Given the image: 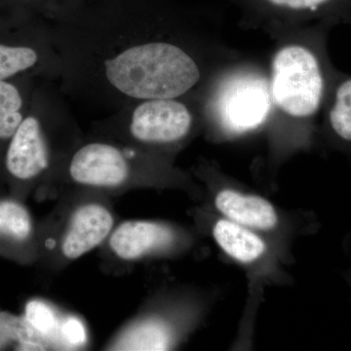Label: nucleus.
<instances>
[{"mask_svg":"<svg viewBox=\"0 0 351 351\" xmlns=\"http://www.w3.org/2000/svg\"><path fill=\"white\" fill-rule=\"evenodd\" d=\"M174 239L172 230L152 221H133L121 223L110 237V248L117 257L137 260L165 248Z\"/></svg>","mask_w":351,"mask_h":351,"instance_id":"10","label":"nucleus"},{"mask_svg":"<svg viewBox=\"0 0 351 351\" xmlns=\"http://www.w3.org/2000/svg\"><path fill=\"white\" fill-rule=\"evenodd\" d=\"M265 6L279 12L314 15L324 12L339 0H261Z\"/></svg>","mask_w":351,"mask_h":351,"instance_id":"17","label":"nucleus"},{"mask_svg":"<svg viewBox=\"0 0 351 351\" xmlns=\"http://www.w3.org/2000/svg\"><path fill=\"white\" fill-rule=\"evenodd\" d=\"M170 345V334L162 323H142L129 331L117 346L124 350H166Z\"/></svg>","mask_w":351,"mask_h":351,"instance_id":"15","label":"nucleus"},{"mask_svg":"<svg viewBox=\"0 0 351 351\" xmlns=\"http://www.w3.org/2000/svg\"><path fill=\"white\" fill-rule=\"evenodd\" d=\"M68 107L48 80H39L31 105L7 145L3 180L14 189H23L45 174L51 165L50 129Z\"/></svg>","mask_w":351,"mask_h":351,"instance_id":"2","label":"nucleus"},{"mask_svg":"<svg viewBox=\"0 0 351 351\" xmlns=\"http://www.w3.org/2000/svg\"><path fill=\"white\" fill-rule=\"evenodd\" d=\"M113 217L105 207L87 204L71 217L62 242V252L69 260H76L99 246L112 232Z\"/></svg>","mask_w":351,"mask_h":351,"instance_id":"8","label":"nucleus"},{"mask_svg":"<svg viewBox=\"0 0 351 351\" xmlns=\"http://www.w3.org/2000/svg\"><path fill=\"white\" fill-rule=\"evenodd\" d=\"M329 76L322 56L314 48L290 44L280 48L271 62L270 95L281 112L308 119L326 101Z\"/></svg>","mask_w":351,"mask_h":351,"instance_id":"4","label":"nucleus"},{"mask_svg":"<svg viewBox=\"0 0 351 351\" xmlns=\"http://www.w3.org/2000/svg\"><path fill=\"white\" fill-rule=\"evenodd\" d=\"M271 101L269 88L263 80L242 76L226 87L219 101V113L228 128L248 131L265 121Z\"/></svg>","mask_w":351,"mask_h":351,"instance_id":"7","label":"nucleus"},{"mask_svg":"<svg viewBox=\"0 0 351 351\" xmlns=\"http://www.w3.org/2000/svg\"><path fill=\"white\" fill-rule=\"evenodd\" d=\"M25 321L23 316L14 315L0 311V350L19 345L24 332Z\"/></svg>","mask_w":351,"mask_h":351,"instance_id":"18","label":"nucleus"},{"mask_svg":"<svg viewBox=\"0 0 351 351\" xmlns=\"http://www.w3.org/2000/svg\"><path fill=\"white\" fill-rule=\"evenodd\" d=\"M34 232V221L27 208L17 198H0V252L13 257H25Z\"/></svg>","mask_w":351,"mask_h":351,"instance_id":"12","label":"nucleus"},{"mask_svg":"<svg viewBox=\"0 0 351 351\" xmlns=\"http://www.w3.org/2000/svg\"><path fill=\"white\" fill-rule=\"evenodd\" d=\"M69 174L83 186L117 188L128 181L132 166L128 157L117 145L92 142L80 147L71 156Z\"/></svg>","mask_w":351,"mask_h":351,"instance_id":"6","label":"nucleus"},{"mask_svg":"<svg viewBox=\"0 0 351 351\" xmlns=\"http://www.w3.org/2000/svg\"><path fill=\"white\" fill-rule=\"evenodd\" d=\"M63 0H0V11H16L46 18Z\"/></svg>","mask_w":351,"mask_h":351,"instance_id":"19","label":"nucleus"},{"mask_svg":"<svg viewBox=\"0 0 351 351\" xmlns=\"http://www.w3.org/2000/svg\"><path fill=\"white\" fill-rule=\"evenodd\" d=\"M24 75L60 80L61 59L49 21L34 14L0 11V80Z\"/></svg>","mask_w":351,"mask_h":351,"instance_id":"3","label":"nucleus"},{"mask_svg":"<svg viewBox=\"0 0 351 351\" xmlns=\"http://www.w3.org/2000/svg\"><path fill=\"white\" fill-rule=\"evenodd\" d=\"M326 112L327 126L335 138L351 145V76L336 78Z\"/></svg>","mask_w":351,"mask_h":351,"instance_id":"14","label":"nucleus"},{"mask_svg":"<svg viewBox=\"0 0 351 351\" xmlns=\"http://www.w3.org/2000/svg\"><path fill=\"white\" fill-rule=\"evenodd\" d=\"M24 318L38 334L47 339L58 329V320L52 309L40 301H32L25 306Z\"/></svg>","mask_w":351,"mask_h":351,"instance_id":"16","label":"nucleus"},{"mask_svg":"<svg viewBox=\"0 0 351 351\" xmlns=\"http://www.w3.org/2000/svg\"><path fill=\"white\" fill-rule=\"evenodd\" d=\"M62 336L64 341L71 346H82L86 341V332L80 320L75 318H68L61 328Z\"/></svg>","mask_w":351,"mask_h":351,"instance_id":"20","label":"nucleus"},{"mask_svg":"<svg viewBox=\"0 0 351 351\" xmlns=\"http://www.w3.org/2000/svg\"><path fill=\"white\" fill-rule=\"evenodd\" d=\"M166 10L165 0H63L46 19L64 93L112 113L189 94L202 73L188 48L154 34Z\"/></svg>","mask_w":351,"mask_h":351,"instance_id":"1","label":"nucleus"},{"mask_svg":"<svg viewBox=\"0 0 351 351\" xmlns=\"http://www.w3.org/2000/svg\"><path fill=\"white\" fill-rule=\"evenodd\" d=\"M113 121L125 126L132 140L145 145L180 142L193 128V114L181 98L137 101L117 110Z\"/></svg>","mask_w":351,"mask_h":351,"instance_id":"5","label":"nucleus"},{"mask_svg":"<svg viewBox=\"0 0 351 351\" xmlns=\"http://www.w3.org/2000/svg\"><path fill=\"white\" fill-rule=\"evenodd\" d=\"M39 80H41L32 75L0 80V181L3 180L7 145L29 110L32 93Z\"/></svg>","mask_w":351,"mask_h":351,"instance_id":"9","label":"nucleus"},{"mask_svg":"<svg viewBox=\"0 0 351 351\" xmlns=\"http://www.w3.org/2000/svg\"><path fill=\"white\" fill-rule=\"evenodd\" d=\"M213 237L226 255L240 263L258 260L267 251V244L250 228L226 218L215 223Z\"/></svg>","mask_w":351,"mask_h":351,"instance_id":"13","label":"nucleus"},{"mask_svg":"<svg viewBox=\"0 0 351 351\" xmlns=\"http://www.w3.org/2000/svg\"><path fill=\"white\" fill-rule=\"evenodd\" d=\"M215 204L226 219L253 230H272L278 223L276 208L261 196L223 189L217 195Z\"/></svg>","mask_w":351,"mask_h":351,"instance_id":"11","label":"nucleus"}]
</instances>
